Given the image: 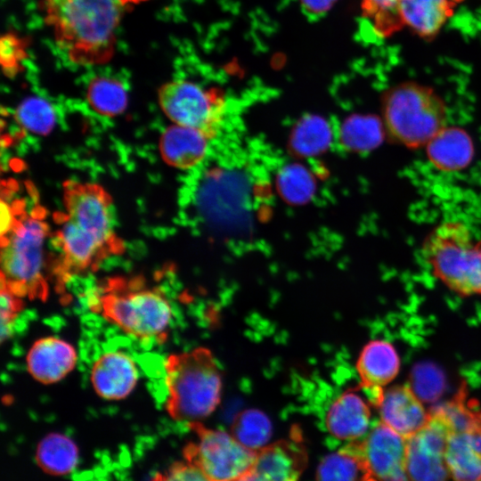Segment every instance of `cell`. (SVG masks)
Listing matches in <instances>:
<instances>
[{"label":"cell","instance_id":"obj_22","mask_svg":"<svg viewBox=\"0 0 481 481\" xmlns=\"http://www.w3.org/2000/svg\"><path fill=\"white\" fill-rule=\"evenodd\" d=\"M452 0H402L399 14L403 26L424 38L434 37L452 14Z\"/></svg>","mask_w":481,"mask_h":481},{"label":"cell","instance_id":"obj_11","mask_svg":"<svg viewBox=\"0 0 481 481\" xmlns=\"http://www.w3.org/2000/svg\"><path fill=\"white\" fill-rule=\"evenodd\" d=\"M63 202L68 217L79 227L111 243L123 244L115 232L112 201L98 184L67 181Z\"/></svg>","mask_w":481,"mask_h":481},{"label":"cell","instance_id":"obj_31","mask_svg":"<svg viewBox=\"0 0 481 481\" xmlns=\"http://www.w3.org/2000/svg\"><path fill=\"white\" fill-rule=\"evenodd\" d=\"M402 0H362L361 8L365 18L371 20L376 32L390 36L403 28L399 14Z\"/></svg>","mask_w":481,"mask_h":481},{"label":"cell","instance_id":"obj_34","mask_svg":"<svg viewBox=\"0 0 481 481\" xmlns=\"http://www.w3.org/2000/svg\"><path fill=\"white\" fill-rule=\"evenodd\" d=\"M151 481H210L195 465L187 461L175 462L164 471L158 472Z\"/></svg>","mask_w":481,"mask_h":481},{"label":"cell","instance_id":"obj_3","mask_svg":"<svg viewBox=\"0 0 481 481\" xmlns=\"http://www.w3.org/2000/svg\"><path fill=\"white\" fill-rule=\"evenodd\" d=\"M165 410L176 421L198 422L221 401L223 378L212 352L202 346L173 353L164 361Z\"/></svg>","mask_w":481,"mask_h":481},{"label":"cell","instance_id":"obj_13","mask_svg":"<svg viewBox=\"0 0 481 481\" xmlns=\"http://www.w3.org/2000/svg\"><path fill=\"white\" fill-rule=\"evenodd\" d=\"M139 380V369L131 355L124 351H108L94 362L90 381L95 394L107 401L126 398Z\"/></svg>","mask_w":481,"mask_h":481},{"label":"cell","instance_id":"obj_20","mask_svg":"<svg viewBox=\"0 0 481 481\" xmlns=\"http://www.w3.org/2000/svg\"><path fill=\"white\" fill-rule=\"evenodd\" d=\"M400 360L395 348L386 340L369 342L360 353L356 370L362 384L371 390L391 382L399 371Z\"/></svg>","mask_w":481,"mask_h":481},{"label":"cell","instance_id":"obj_14","mask_svg":"<svg viewBox=\"0 0 481 481\" xmlns=\"http://www.w3.org/2000/svg\"><path fill=\"white\" fill-rule=\"evenodd\" d=\"M77 363V353L74 346L55 336L37 339L26 355L28 372L45 385L64 379L75 369Z\"/></svg>","mask_w":481,"mask_h":481},{"label":"cell","instance_id":"obj_28","mask_svg":"<svg viewBox=\"0 0 481 481\" xmlns=\"http://www.w3.org/2000/svg\"><path fill=\"white\" fill-rule=\"evenodd\" d=\"M232 435L245 447L257 452L266 446L271 438V420L259 410L243 411L232 422Z\"/></svg>","mask_w":481,"mask_h":481},{"label":"cell","instance_id":"obj_21","mask_svg":"<svg viewBox=\"0 0 481 481\" xmlns=\"http://www.w3.org/2000/svg\"><path fill=\"white\" fill-rule=\"evenodd\" d=\"M426 146L430 162L445 172L466 167L474 153L471 138L463 129L456 126H444Z\"/></svg>","mask_w":481,"mask_h":481},{"label":"cell","instance_id":"obj_7","mask_svg":"<svg viewBox=\"0 0 481 481\" xmlns=\"http://www.w3.org/2000/svg\"><path fill=\"white\" fill-rule=\"evenodd\" d=\"M59 224L52 239L55 254L47 262L49 281L58 293H65L72 279L97 271L108 257L124 251V244L104 240L79 227L66 214Z\"/></svg>","mask_w":481,"mask_h":481},{"label":"cell","instance_id":"obj_12","mask_svg":"<svg viewBox=\"0 0 481 481\" xmlns=\"http://www.w3.org/2000/svg\"><path fill=\"white\" fill-rule=\"evenodd\" d=\"M358 443L369 481H410L405 437L380 421Z\"/></svg>","mask_w":481,"mask_h":481},{"label":"cell","instance_id":"obj_29","mask_svg":"<svg viewBox=\"0 0 481 481\" xmlns=\"http://www.w3.org/2000/svg\"><path fill=\"white\" fill-rule=\"evenodd\" d=\"M277 186L284 200L293 204H302L313 197L315 181L306 167L289 164L280 170Z\"/></svg>","mask_w":481,"mask_h":481},{"label":"cell","instance_id":"obj_18","mask_svg":"<svg viewBox=\"0 0 481 481\" xmlns=\"http://www.w3.org/2000/svg\"><path fill=\"white\" fill-rule=\"evenodd\" d=\"M445 459L453 481H481V425L452 431Z\"/></svg>","mask_w":481,"mask_h":481},{"label":"cell","instance_id":"obj_9","mask_svg":"<svg viewBox=\"0 0 481 481\" xmlns=\"http://www.w3.org/2000/svg\"><path fill=\"white\" fill-rule=\"evenodd\" d=\"M159 102L175 124L195 128L210 136L221 121L223 99L189 80H174L159 90Z\"/></svg>","mask_w":481,"mask_h":481},{"label":"cell","instance_id":"obj_24","mask_svg":"<svg viewBox=\"0 0 481 481\" xmlns=\"http://www.w3.org/2000/svg\"><path fill=\"white\" fill-rule=\"evenodd\" d=\"M77 447L67 436L52 433L38 444L36 460L40 468L52 475H64L77 464Z\"/></svg>","mask_w":481,"mask_h":481},{"label":"cell","instance_id":"obj_15","mask_svg":"<svg viewBox=\"0 0 481 481\" xmlns=\"http://www.w3.org/2000/svg\"><path fill=\"white\" fill-rule=\"evenodd\" d=\"M376 403L381 421L406 439L420 430L429 417L407 386H395L379 393Z\"/></svg>","mask_w":481,"mask_h":481},{"label":"cell","instance_id":"obj_25","mask_svg":"<svg viewBox=\"0 0 481 481\" xmlns=\"http://www.w3.org/2000/svg\"><path fill=\"white\" fill-rule=\"evenodd\" d=\"M332 141L330 124L318 116H308L296 126L291 135L295 152L305 157L316 156L329 148Z\"/></svg>","mask_w":481,"mask_h":481},{"label":"cell","instance_id":"obj_5","mask_svg":"<svg viewBox=\"0 0 481 481\" xmlns=\"http://www.w3.org/2000/svg\"><path fill=\"white\" fill-rule=\"evenodd\" d=\"M385 126L396 142L418 148L444 126L447 112L443 100L433 89L414 82L391 87L383 98Z\"/></svg>","mask_w":481,"mask_h":481},{"label":"cell","instance_id":"obj_38","mask_svg":"<svg viewBox=\"0 0 481 481\" xmlns=\"http://www.w3.org/2000/svg\"><path fill=\"white\" fill-rule=\"evenodd\" d=\"M452 1L457 2V1H461V0H452Z\"/></svg>","mask_w":481,"mask_h":481},{"label":"cell","instance_id":"obj_27","mask_svg":"<svg viewBox=\"0 0 481 481\" xmlns=\"http://www.w3.org/2000/svg\"><path fill=\"white\" fill-rule=\"evenodd\" d=\"M381 123L373 116H352L340 127L341 143L349 150L374 149L383 139Z\"/></svg>","mask_w":481,"mask_h":481},{"label":"cell","instance_id":"obj_37","mask_svg":"<svg viewBox=\"0 0 481 481\" xmlns=\"http://www.w3.org/2000/svg\"><path fill=\"white\" fill-rule=\"evenodd\" d=\"M125 6L127 5V4H139L143 1H146V0H119Z\"/></svg>","mask_w":481,"mask_h":481},{"label":"cell","instance_id":"obj_26","mask_svg":"<svg viewBox=\"0 0 481 481\" xmlns=\"http://www.w3.org/2000/svg\"><path fill=\"white\" fill-rule=\"evenodd\" d=\"M86 97L91 107L99 114L114 117L121 114L127 105V94L123 84L113 77H97L87 87Z\"/></svg>","mask_w":481,"mask_h":481},{"label":"cell","instance_id":"obj_32","mask_svg":"<svg viewBox=\"0 0 481 481\" xmlns=\"http://www.w3.org/2000/svg\"><path fill=\"white\" fill-rule=\"evenodd\" d=\"M28 39L14 33L4 35L0 41V61L8 77H13L21 70V64L27 58Z\"/></svg>","mask_w":481,"mask_h":481},{"label":"cell","instance_id":"obj_2","mask_svg":"<svg viewBox=\"0 0 481 481\" xmlns=\"http://www.w3.org/2000/svg\"><path fill=\"white\" fill-rule=\"evenodd\" d=\"M88 308L127 336L165 342L173 308L165 291L139 275H114L102 280L87 297Z\"/></svg>","mask_w":481,"mask_h":481},{"label":"cell","instance_id":"obj_8","mask_svg":"<svg viewBox=\"0 0 481 481\" xmlns=\"http://www.w3.org/2000/svg\"><path fill=\"white\" fill-rule=\"evenodd\" d=\"M195 434L183 451L185 461L198 467L210 481H238L252 469L257 452L242 445L232 435L188 423Z\"/></svg>","mask_w":481,"mask_h":481},{"label":"cell","instance_id":"obj_17","mask_svg":"<svg viewBox=\"0 0 481 481\" xmlns=\"http://www.w3.org/2000/svg\"><path fill=\"white\" fill-rule=\"evenodd\" d=\"M371 411L356 392L346 391L329 406L324 425L330 435L343 441H356L369 431Z\"/></svg>","mask_w":481,"mask_h":481},{"label":"cell","instance_id":"obj_30","mask_svg":"<svg viewBox=\"0 0 481 481\" xmlns=\"http://www.w3.org/2000/svg\"><path fill=\"white\" fill-rule=\"evenodd\" d=\"M17 122L28 131L45 135L53 128L56 116L51 103L37 96L25 99L18 106L15 112Z\"/></svg>","mask_w":481,"mask_h":481},{"label":"cell","instance_id":"obj_1","mask_svg":"<svg viewBox=\"0 0 481 481\" xmlns=\"http://www.w3.org/2000/svg\"><path fill=\"white\" fill-rule=\"evenodd\" d=\"M56 45L80 65L104 64L114 53L125 5L119 0H40Z\"/></svg>","mask_w":481,"mask_h":481},{"label":"cell","instance_id":"obj_10","mask_svg":"<svg viewBox=\"0 0 481 481\" xmlns=\"http://www.w3.org/2000/svg\"><path fill=\"white\" fill-rule=\"evenodd\" d=\"M452 427L439 406L429 412L427 423L407 441L410 481H446L449 470L445 452Z\"/></svg>","mask_w":481,"mask_h":481},{"label":"cell","instance_id":"obj_33","mask_svg":"<svg viewBox=\"0 0 481 481\" xmlns=\"http://www.w3.org/2000/svg\"><path fill=\"white\" fill-rule=\"evenodd\" d=\"M1 337L8 339L12 333L15 320L24 308V298L1 286Z\"/></svg>","mask_w":481,"mask_h":481},{"label":"cell","instance_id":"obj_4","mask_svg":"<svg viewBox=\"0 0 481 481\" xmlns=\"http://www.w3.org/2000/svg\"><path fill=\"white\" fill-rule=\"evenodd\" d=\"M48 234L43 208L20 216L1 236V286L24 299H47L50 281L44 248Z\"/></svg>","mask_w":481,"mask_h":481},{"label":"cell","instance_id":"obj_36","mask_svg":"<svg viewBox=\"0 0 481 481\" xmlns=\"http://www.w3.org/2000/svg\"><path fill=\"white\" fill-rule=\"evenodd\" d=\"M238 481H268L259 474H257L253 469L249 470L243 477H241Z\"/></svg>","mask_w":481,"mask_h":481},{"label":"cell","instance_id":"obj_35","mask_svg":"<svg viewBox=\"0 0 481 481\" xmlns=\"http://www.w3.org/2000/svg\"><path fill=\"white\" fill-rule=\"evenodd\" d=\"M334 3L335 0H300L305 12L308 15L317 17L325 14Z\"/></svg>","mask_w":481,"mask_h":481},{"label":"cell","instance_id":"obj_6","mask_svg":"<svg viewBox=\"0 0 481 481\" xmlns=\"http://www.w3.org/2000/svg\"><path fill=\"white\" fill-rule=\"evenodd\" d=\"M434 274L449 289L463 295H481V240L458 222L436 227L423 244Z\"/></svg>","mask_w":481,"mask_h":481},{"label":"cell","instance_id":"obj_16","mask_svg":"<svg viewBox=\"0 0 481 481\" xmlns=\"http://www.w3.org/2000/svg\"><path fill=\"white\" fill-rule=\"evenodd\" d=\"M306 459L299 437L293 436L257 451L252 469L268 481H298Z\"/></svg>","mask_w":481,"mask_h":481},{"label":"cell","instance_id":"obj_19","mask_svg":"<svg viewBox=\"0 0 481 481\" xmlns=\"http://www.w3.org/2000/svg\"><path fill=\"white\" fill-rule=\"evenodd\" d=\"M208 137L195 128L174 124L161 135V156L172 167L180 169L192 168L206 156Z\"/></svg>","mask_w":481,"mask_h":481},{"label":"cell","instance_id":"obj_23","mask_svg":"<svg viewBox=\"0 0 481 481\" xmlns=\"http://www.w3.org/2000/svg\"><path fill=\"white\" fill-rule=\"evenodd\" d=\"M316 481H369L358 440L325 456L318 466Z\"/></svg>","mask_w":481,"mask_h":481}]
</instances>
